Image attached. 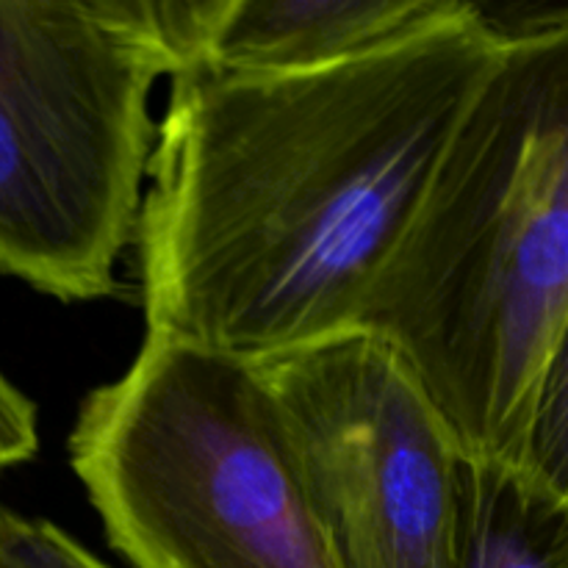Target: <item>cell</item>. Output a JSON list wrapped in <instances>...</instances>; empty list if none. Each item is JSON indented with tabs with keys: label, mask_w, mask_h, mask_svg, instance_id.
<instances>
[{
	"label": "cell",
	"mask_w": 568,
	"mask_h": 568,
	"mask_svg": "<svg viewBox=\"0 0 568 568\" xmlns=\"http://www.w3.org/2000/svg\"><path fill=\"white\" fill-rule=\"evenodd\" d=\"M499 44L466 0L322 70H178L136 225L148 336L258 361L358 327Z\"/></svg>",
	"instance_id": "6da1fadb"
},
{
	"label": "cell",
	"mask_w": 568,
	"mask_h": 568,
	"mask_svg": "<svg viewBox=\"0 0 568 568\" xmlns=\"http://www.w3.org/2000/svg\"><path fill=\"white\" fill-rule=\"evenodd\" d=\"M568 314V26L499 44L358 327L386 338L466 458L525 469Z\"/></svg>",
	"instance_id": "7a4b0ae2"
},
{
	"label": "cell",
	"mask_w": 568,
	"mask_h": 568,
	"mask_svg": "<svg viewBox=\"0 0 568 568\" xmlns=\"http://www.w3.org/2000/svg\"><path fill=\"white\" fill-rule=\"evenodd\" d=\"M70 464L133 568H336L253 361L144 333L81 403Z\"/></svg>",
	"instance_id": "3957f363"
},
{
	"label": "cell",
	"mask_w": 568,
	"mask_h": 568,
	"mask_svg": "<svg viewBox=\"0 0 568 568\" xmlns=\"http://www.w3.org/2000/svg\"><path fill=\"white\" fill-rule=\"evenodd\" d=\"M178 67L150 0H0V272L64 303L116 294L150 98Z\"/></svg>",
	"instance_id": "277c9868"
},
{
	"label": "cell",
	"mask_w": 568,
	"mask_h": 568,
	"mask_svg": "<svg viewBox=\"0 0 568 568\" xmlns=\"http://www.w3.org/2000/svg\"><path fill=\"white\" fill-rule=\"evenodd\" d=\"M253 364L336 568H458L464 453L386 338L353 327Z\"/></svg>",
	"instance_id": "5b68a950"
},
{
	"label": "cell",
	"mask_w": 568,
	"mask_h": 568,
	"mask_svg": "<svg viewBox=\"0 0 568 568\" xmlns=\"http://www.w3.org/2000/svg\"><path fill=\"white\" fill-rule=\"evenodd\" d=\"M159 22L183 67L308 72L433 31L466 0H170Z\"/></svg>",
	"instance_id": "8992f818"
},
{
	"label": "cell",
	"mask_w": 568,
	"mask_h": 568,
	"mask_svg": "<svg viewBox=\"0 0 568 568\" xmlns=\"http://www.w3.org/2000/svg\"><path fill=\"white\" fill-rule=\"evenodd\" d=\"M458 568H568V503L521 466L464 455Z\"/></svg>",
	"instance_id": "52a82bcc"
},
{
	"label": "cell",
	"mask_w": 568,
	"mask_h": 568,
	"mask_svg": "<svg viewBox=\"0 0 568 568\" xmlns=\"http://www.w3.org/2000/svg\"><path fill=\"white\" fill-rule=\"evenodd\" d=\"M525 469L568 503V314L538 383Z\"/></svg>",
	"instance_id": "ba28073f"
},
{
	"label": "cell",
	"mask_w": 568,
	"mask_h": 568,
	"mask_svg": "<svg viewBox=\"0 0 568 568\" xmlns=\"http://www.w3.org/2000/svg\"><path fill=\"white\" fill-rule=\"evenodd\" d=\"M0 568H109L53 521L0 505Z\"/></svg>",
	"instance_id": "9c48e42d"
},
{
	"label": "cell",
	"mask_w": 568,
	"mask_h": 568,
	"mask_svg": "<svg viewBox=\"0 0 568 568\" xmlns=\"http://www.w3.org/2000/svg\"><path fill=\"white\" fill-rule=\"evenodd\" d=\"M39 453L37 405L0 372V471L20 466Z\"/></svg>",
	"instance_id": "30bf717a"
}]
</instances>
